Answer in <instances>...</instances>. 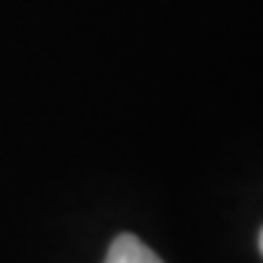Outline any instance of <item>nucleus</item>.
Wrapping results in <instances>:
<instances>
[{
    "label": "nucleus",
    "mask_w": 263,
    "mask_h": 263,
    "mask_svg": "<svg viewBox=\"0 0 263 263\" xmlns=\"http://www.w3.org/2000/svg\"><path fill=\"white\" fill-rule=\"evenodd\" d=\"M105 263H164L148 245H142V239L135 234H118L113 245L107 247Z\"/></svg>",
    "instance_id": "1"
},
{
    "label": "nucleus",
    "mask_w": 263,
    "mask_h": 263,
    "mask_svg": "<svg viewBox=\"0 0 263 263\" xmlns=\"http://www.w3.org/2000/svg\"><path fill=\"white\" fill-rule=\"evenodd\" d=\"M258 247H260V253H263V231H260V236H258Z\"/></svg>",
    "instance_id": "2"
}]
</instances>
